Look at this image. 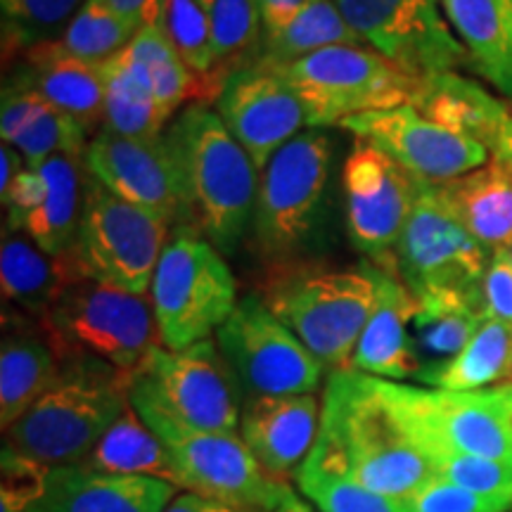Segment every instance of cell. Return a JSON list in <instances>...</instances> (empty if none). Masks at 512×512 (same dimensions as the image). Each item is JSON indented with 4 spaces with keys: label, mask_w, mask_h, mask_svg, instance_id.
<instances>
[{
    "label": "cell",
    "mask_w": 512,
    "mask_h": 512,
    "mask_svg": "<svg viewBox=\"0 0 512 512\" xmlns=\"http://www.w3.org/2000/svg\"><path fill=\"white\" fill-rule=\"evenodd\" d=\"M88 169L83 157H50L15 178L3 207L12 233H24L48 254L74 249L79 238Z\"/></svg>",
    "instance_id": "cell-19"
},
{
    "label": "cell",
    "mask_w": 512,
    "mask_h": 512,
    "mask_svg": "<svg viewBox=\"0 0 512 512\" xmlns=\"http://www.w3.org/2000/svg\"><path fill=\"white\" fill-rule=\"evenodd\" d=\"M320 403L316 394L254 396L242 406L240 437L268 475H297L316 444Z\"/></svg>",
    "instance_id": "cell-22"
},
{
    "label": "cell",
    "mask_w": 512,
    "mask_h": 512,
    "mask_svg": "<svg viewBox=\"0 0 512 512\" xmlns=\"http://www.w3.org/2000/svg\"><path fill=\"white\" fill-rule=\"evenodd\" d=\"M60 358L86 356L131 375L162 344L150 297L76 280L41 320Z\"/></svg>",
    "instance_id": "cell-8"
},
{
    "label": "cell",
    "mask_w": 512,
    "mask_h": 512,
    "mask_svg": "<svg viewBox=\"0 0 512 512\" xmlns=\"http://www.w3.org/2000/svg\"><path fill=\"white\" fill-rule=\"evenodd\" d=\"M332 143L320 128L299 133L261 169L254 238L268 256L299 249L316 228L330 181Z\"/></svg>",
    "instance_id": "cell-12"
},
{
    "label": "cell",
    "mask_w": 512,
    "mask_h": 512,
    "mask_svg": "<svg viewBox=\"0 0 512 512\" xmlns=\"http://www.w3.org/2000/svg\"><path fill=\"white\" fill-rule=\"evenodd\" d=\"M159 29L188 64L197 79L204 83L209 105L219 100V86L214 83V48H211V27L202 0H164Z\"/></svg>",
    "instance_id": "cell-40"
},
{
    "label": "cell",
    "mask_w": 512,
    "mask_h": 512,
    "mask_svg": "<svg viewBox=\"0 0 512 512\" xmlns=\"http://www.w3.org/2000/svg\"><path fill=\"white\" fill-rule=\"evenodd\" d=\"M136 34L138 29L107 8L105 0H88L69 29L41 50L81 62L105 64L126 50Z\"/></svg>",
    "instance_id": "cell-39"
},
{
    "label": "cell",
    "mask_w": 512,
    "mask_h": 512,
    "mask_svg": "<svg viewBox=\"0 0 512 512\" xmlns=\"http://www.w3.org/2000/svg\"><path fill=\"white\" fill-rule=\"evenodd\" d=\"M83 162L88 174L121 200L174 228L195 226L181 166L164 133L159 138H126L100 128Z\"/></svg>",
    "instance_id": "cell-17"
},
{
    "label": "cell",
    "mask_w": 512,
    "mask_h": 512,
    "mask_svg": "<svg viewBox=\"0 0 512 512\" xmlns=\"http://www.w3.org/2000/svg\"><path fill=\"white\" fill-rule=\"evenodd\" d=\"M76 249L64 254H48L24 233L3 238L0 247V287L5 302L15 304L27 316L43 320L62 292L83 278Z\"/></svg>",
    "instance_id": "cell-26"
},
{
    "label": "cell",
    "mask_w": 512,
    "mask_h": 512,
    "mask_svg": "<svg viewBox=\"0 0 512 512\" xmlns=\"http://www.w3.org/2000/svg\"><path fill=\"white\" fill-rule=\"evenodd\" d=\"M0 136L19 150L29 169H36L50 157H86L88 133L72 117L55 110L36 93L5 83Z\"/></svg>",
    "instance_id": "cell-27"
},
{
    "label": "cell",
    "mask_w": 512,
    "mask_h": 512,
    "mask_svg": "<svg viewBox=\"0 0 512 512\" xmlns=\"http://www.w3.org/2000/svg\"><path fill=\"white\" fill-rule=\"evenodd\" d=\"M164 136L181 166L195 228L221 254H230L254 221L259 169L204 102L183 107Z\"/></svg>",
    "instance_id": "cell-2"
},
{
    "label": "cell",
    "mask_w": 512,
    "mask_h": 512,
    "mask_svg": "<svg viewBox=\"0 0 512 512\" xmlns=\"http://www.w3.org/2000/svg\"><path fill=\"white\" fill-rule=\"evenodd\" d=\"M261 10V19H264V34L283 29L290 24L309 0H256Z\"/></svg>",
    "instance_id": "cell-45"
},
{
    "label": "cell",
    "mask_w": 512,
    "mask_h": 512,
    "mask_svg": "<svg viewBox=\"0 0 512 512\" xmlns=\"http://www.w3.org/2000/svg\"><path fill=\"white\" fill-rule=\"evenodd\" d=\"M107 8L117 12L121 19L133 24L138 31L145 27H159L164 0H105Z\"/></svg>",
    "instance_id": "cell-44"
},
{
    "label": "cell",
    "mask_w": 512,
    "mask_h": 512,
    "mask_svg": "<svg viewBox=\"0 0 512 512\" xmlns=\"http://www.w3.org/2000/svg\"><path fill=\"white\" fill-rule=\"evenodd\" d=\"M62 373V358L48 332L12 320L0 344V427L10 430Z\"/></svg>",
    "instance_id": "cell-29"
},
{
    "label": "cell",
    "mask_w": 512,
    "mask_h": 512,
    "mask_svg": "<svg viewBox=\"0 0 512 512\" xmlns=\"http://www.w3.org/2000/svg\"><path fill=\"white\" fill-rule=\"evenodd\" d=\"M214 107L233 138L252 157L259 174L268 159L306 126V110L299 95L271 69L247 67L235 72Z\"/></svg>",
    "instance_id": "cell-20"
},
{
    "label": "cell",
    "mask_w": 512,
    "mask_h": 512,
    "mask_svg": "<svg viewBox=\"0 0 512 512\" xmlns=\"http://www.w3.org/2000/svg\"><path fill=\"white\" fill-rule=\"evenodd\" d=\"M128 403L126 373L95 358H62L57 382L3 432V451L41 467L83 463Z\"/></svg>",
    "instance_id": "cell-3"
},
{
    "label": "cell",
    "mask_w": 512,
    "mask_h": 512,
    "mask_svg": "<svg viewBox=\"0 0 512 512\" xmlns=\"http://www.w3.org/2000/svg\"><path fill=\"white\" fill-rule=\"evenodd\" d=\"M294 482L320 512H403V498L377 494L335 472L323 470L311 460H304Z\"/></svg>",
    "instance_id": "cell-41"
},
{
    "label": "cell",
    "mask_w": 512,
    "mask_h": 512,
    "mask_svg": "<svg viewBox=\"0 0 512 512\" xmlns=\"http://www.w3.org/2000/svg\"><path fill=\"white\" fill-rule=\"evenodd\" d=\"M411 344L420 375L444 366L470 342L486 320L482 294L467 292H425L413 294Z\"/></svg>",
    "instance_id": "cell-31"
},
{
    "label": "cell",
    "mask_w": 512,
    "mask_h": 512,
    "mask_svg": "<svg viewBox=\"0 0 512 512\" xmlns=\"http://www.w3.org/2000/svg\"><path fill=\"white\" fill-rule=\"evenodd\" d=\"M491 254L425 185L394 252V271L413 294H482Z\"/></svg>",
    "instance_id": "cell-15"
},
{
    "label": "cell",
    "mask_w": 512,
    "mask_h": 512,
    "mask_svg": "<svg viewBox=\"0 0 512 512\" xmlns=\"http://www.w3.org/2000/svg\"><path fill=\"white\" fill-rule=\"evenodd\" d=\"M216 347L247 399L313 394L325 366L259 294L242 297L216 330Z\"/></svg>",
    "instance_id": "cell-13"
},
{
    "label": "cell",
    "mask_w": 512,
    "mask_h": 512,
    "mask_svg": "<svg viewBox=\"0 0 512 512\" xmlns=\"http://www.w3.org/2000/svg\"><path fill=\"white\" fill-rule=\"evenodd\" d=\"M347 233L358 252L377 266H394V252L425 183L387 152L356 140L342 169Z\"/></svg>",
    "instance_id": "cell-16"
},
{
    "label": "cell",
    "mask_w": 512,
    "mask_h": 512,
    "mask_svg": "<svg viewBox=\"0 0 512 512\" xmlns=\"http://www.w3.org/2000/svg\"><path fill=\"white\" fill-rule=\"evenodd\" d=\"M470 67L512 102V0H439Z\"/></svg>",
    "instance_id": "cell-30"
},
{
    "label": "cell",
    "mask_w": 512,
    "mask_h": 512,
    "mask_svg": "<svg viewBox=\"0 0 512 512\" xmlns=\"http://www.w3.org/2000/svg\"><path fill=\"white\" fill-rule=\"evenodd\" d=\"M10 83L36 93L55 110L72 117L88 136L105 124V72L102 64L53 55L48 50H31L22 57Z\"/></svg>",
    "instance_id": "cell-24"
},
{
    "label": "cell",
    "mask_w": 512,
    "mask_h": 512,
    "mask_svg": "<svg viewBox=\"0 0 512 512\" xmlns=\"http://www.w3.org/2000/svg\"><path fill=\"white\" fill-rule=\"evenodd\" d=\"M273 512H311V510H309V505L302 501V498H297V494H294L290 501H285L278 510H273Z\"/></svg>",
    "instance_id": "cell-49"
},
{
    "label": "cell",
    "mask_w": 512,
    "mask_h": 512,
    "mask_svg": "<svg viewBox=\"0 0 512 512\" xmlns=\"http://www.w3.org/2000/svg\"><path fill=\"white\" fill-rule=\"evenodd\" d=\"M290 83L306 110V126H342L370 112L411 105L418 79L368 46H335L271 69Z\"/></svg>",
    "instance_id": "cell-9"
},
{
    "label": "cell",
    "mask_w": 512,
    "mask_h": 512,
    "mask_svg": "<svg viewBox=\"0 0 512 512\" xmlns=\"http://www.w3.org/2000/svg\"><path fill=\"white\" fill-rule=\"evenodd\" d=\"M482 302L486 318L501 320L512 328V259L508 249L491 254L482 280Z\"/></svg>",
    "instance_id": "cell-43"
},
{
    "label": "cell",
    "mask_w": 512,
    "mask_h": 512,
    "mask_svg": "<svg viewBox=\"0 0 512 512\" xmlns=\"http://www.w3.org/2000/svg\"><path fill=\"white\" fill-rule=\"evenodd\" d=\"M335 46H363L335 0H309L283 29L264 34L254 67L280 69Z\"/></svg>",
    "instance_id": "cell-35"
},
{
    "label": "cell",
    "mask_w": 512,
    "mask_h": 512,
    "mask_svg": "<svg viewBox=\"0 0 512 512\" xmlns=\"http://www.w3.org/2000/svg\"><path fill=\"white\" fill-rule=\"evenodd\" d=\"M510 382H512V375H510Z\"/></svg>",
    "instance_id": "cell-52"
},
{
    "label": "cell",
    "mask_w": 512,
    "mask_h": 512,
    "mask_svg": "<svg viewBox=\"0 0 512 512\" xmlns=\"http://www.w3.org/2000/svg\"><path fill=\"white\" fill-rule=\"evenodd\" d=\"M105 72V124L126 138H159L169 126L159 112L152 81L131 48L102 64Z\"/></svg>",
    "instance_id": "cell-32"
},
{
    "label": "cell",
    "mask_w": 512,
    "mask_h": 512,
    "mask_svg": "<svg viewBox=\"0 0 512 512\" xmlns=\"http://www.w3.org/2000/svg\"><path fill=\"white\" fill-rule=\"evenodd\" d=\"M83 465L98 472H110V475L155 477L178 489V475L169 448L147 427V422L140 418L131 403L114 420L110 430L102 434Z\"/></svg>",
    "instance_id": "cell-33"
},
{
    "label": "cell",
    "mask_w": 512,
    "mask_h": 512,
    "mask_svg": "<svg viewBox=\"0 0 512 512\" xmlns=\"http://www.w3.org/2000/svg\"><path fill=\"white\" fill-rule=\"evenodd\" d=\"M323 470L377 494L406 498L434 470L399 430L373 387V377L332 370L320 403V427L309 458Z\"/></svg>",
    "instance_id": "cell-1"
},
{
    "label": "cell",
    "mask_w": 512,
    "mask_h": 512,
    "mask_svg": "<svg viewBox=\"0 0 512 512\" xmlns=\"http://www.w3.org/2000/svg\"><path fill=\"white\" fill-rule=\"evenodd\" d=\"M164 512H249L238 505H230L219 498H209L202 494H192V491H183V494L174 496V501L166 505Z\"/></svg>",
    "instance_id": "cell-46"
},
{
    "label": "cell",
    "mask_w": 512,
    "mask_h": 512,
    "mask_svg": "<svg viewBox=\"0 0 512 512\" xmlns=\"http://www.w3.org/2000/svg\"><path fill=\"white\" fill-rule=\"evenodd\" d=\"M128 394L143 396L195 430L240 432L242 392L211 339L181 351L159 344L128 375Z\"/></svg>",
    "instance_id": "cell-10"
},
{
    "label": "cell",
    "mask_w": 512,
    "mask_h": 512,
    "mask_svg": "<svg viewBox=\"0 0 512 512\" xmlns=\"http://www.w3.org/2000/svg\"><path fill=\"white\" fill-rule=\"evenodd\" d=\"M373 387L399 430L430 463L463 456L512 465V382L446 392L373 377Z\"/></svg>",
    "instance_id": "cell-4"
},
{
    "label": "cell",
    "mask_w": 512,
    "mask_h": 512,
    "mask_svg": "<svg viewBox=\"0 0 512 512\" xmlns=\"http://www.w3.org/2000/svg\"><path fill=\"white\" fill-rule=\"evenodd\" d=\"M510 496L482 494L446 479L432 477L418 491L403 498V512H510Z\"/></svg>",
    "instance_id": "cell-42"
},
{
    "label": "cell",
    "mask_w": 512,
    "mask_h": 512,
    "mask_svg": "<svg viewBox=\"0 0 512 512\" xmlns=\"http://www.w3.org/2000/svg\"><path fill=\"white\" fill-rule=\"evenodd\" d=\"M508 254H510V259H512V245L508 247Z\"/></svg>",
    "instance_id": "cell-50"
},
{
    "label": "cell",
    "mask_w": 512,
    "mask_h": 512,
    "mask_svg": "<svg viewBox=\"0 0 512 512\" xmlns=\"http://www.w3.org/2000/svg\"><path fill=\"white\" fill-rule=\"evenodd\" d=\"M211 27L214 83L223 91L240 69L254 67L264 43V19L256 0H202Z\"/></svg>",
    "instance_id": "cell-36"
},
{
    "label": "cell",
    "mask_w": 512,
    "mask_h": 512,
    "mask_svg": "<svg viewBox=\"0 0 512 512\" xmlns=\"http://www.w3.org/2000/svg\"><path fill=\"white\" fill-rule=\"evenodd\" d=\"M434 3H439V0H434Z\"/></svg>",
    "instance_id": "cell-51"
},
{
    "label": "cell",
    "mask_w": 512,
    "mask_h": 512,
    "mask_svg": "<svg viewBox=\"0 0 512 512\" xmlns=\"http://www.w3.org/2000/svg\"><path fill=\"white\" fill-rule=\"evenodd\" d=\"M166 349H188L216 335L238 306V283L219 247L195 226L171 230L150 285Z\"/></svg>",
    "instance_id": "cell-6"
},
{
    "label": "cell",
    "mask_w": 512,
    "mask_h": 512,
    "mask_svg": "<svg viewBox=\"0 0 512 512\" xmlns=\"http://www.w3.org/2000/svg\"><path fill=\"white\" fill-rule=\"evenodd\" d=\"M411 105L422 117L494 152L503 126L512 117L508 100L458 72L430 76L418 83Z\"/></svg>",
    "instance_id": "cell-25"
},
{
    "label": "cell",
    "mask_w": 512,
    "mask_h": 512,
    "mask_svg": "<svg viewBox=\"0 0 512 512\" xmlns=\"http://www.w3.org/2000/svg\"><path fill=\"white\" fill-rule=\"evenodd\" d=\"M128 48L133 50V55L143 62L147 74H150L159 112L164 114V119L169 121V124L171 119H176V114L181 112L183 107L192 105V102H204V105H209L204 83L197 79V74L181 60V55L176 53L162 29H140L138 34L133 36V41L128 43Z\"/></svg>",
    "instance_id": "cell-37"
},
{
    "label": "cell",
    "mask_w": 512,
    "mask_h": 512,
    "mask_svg": "<svg viewBox=\"0 0 512 512\" xmlns=\"http://www.w3.org/2000/svg\"><path fill=\"white\" fill-rule=\"evenodd\" d=\"M377 292L375 264L287 266L273 268L259 297L325 368L344 370L373 316Z\"/></svg>",
    "instance_id": "cell-5"
},
{
    "label": "cell",
    "mask_w": 512,
    "mask_h": 512,
    "mask_svg": "<svg viewBox=\"0 0 512 512\" xmlns=\"http://www.w3.org/2000/svg\"><path fill=\"white\" fill-rule=\"evenodd\" d=\"M491 155H498V157H503V159H508V162H512V117L508 119V124L503 126L501 138H498L496 150L491 152Z\"/></svg>",
    "instance_id": "cell-48"
},
{
    "label": "cell",
    "mask_w": 512,
    "mask_h": 512,
    "mask_svg": "<svg viewBox=\"0 0 512 512\" xmlns=\"http://www.w3.org/2000/svg\"><path fill=\"white\" fill-rule=\"evenodd\" d=\"M363 46L425 81L470 67L467 50L434 0H335Z\"/></svg>",
    "instance_id": "cell-14"
},
{
    "label": "cell",
    "mask_w": 512,
    "mask_h": 512,
    "mask_svg": "<svg viewBox=\"0 0 512 512\" xmlns=\"http://www.w3.org/2000/svg\"><path fill=\"white\" fill-rule=\"evenodd\" d=\"M342 128L358 140L380 147L430 188L470 174L491 157L484 145L425 119L413 105L351 117L342 121Z\"/></svg>",
    "instance_id": "cell-18"
},
{
    "label": "cell",
    "mask_w": 512,
    "mask_h": 512,
    "mask_svg": "<svg viewBox=\"0 0 512 512\" xmlns=\"http://www.w3.org/2000/svg\"><path fill=\"white\" fill-rule=\"evenodd\" d=\"M24 169H27V162L19 155V150H15V147L8 143H3V147H0V200L8 197L12 183H15V178L22 174Z\"/></svg>",
    "instance_id": "cell-47"
},
{
    "label": "cell",
    "mask_w": 512,
    "mask_h": 512,
    "mask_svg": "<svg viewBox=\"0 0 512 512\" xmlns=\"http://www.w3.org/2000/svg\"><path fill=\"white\" fill-rule=\"evenodd\" d=\"M377 302L373 316L358 339L351 370L380 377V380H415L418 361L411 344V316L415 309L413 292L403 285L394 268L377 266Z\"/></svg>",
    "instance_id": "cell-23"
},
{
    "label": "cell",
    "mask_w": 512,
    "mask_h": 512,
    "mask_svg": "<svg viewBox=\"0 0 512 512\" xmlns=\"http://www.w3.org/2000/svg\"><path fill=\"white\" fill-rule=\"evenodd\" d=\"M136 413L169 448L178 489L219 498L249 512H273L294 496L292 486L256 463L240 434L195 430L143 396L128 394Z\"/></svg>",
    "instance_id": "cell-7"
},
{
    "label": "cell",
    "mask_w": 512,
    "mask_h": 512,
    "mask_svg": "<svg viewBox=\"0 0 512 512\" xmlns=\"http://www.w3.org/2000/svg\"><path fill=\"white\" fill-rule=\"evenodd\" d=\"M86 3L88 0H0L5 60L55 43Z\"/></svg>",
    "instance_id": "cell-38"
},
{
    "label": "cell",
    "mask_w": 512,
    "mask_h": 512,
    "mask_svg": "<svg viewBox=\"0 0 512 512\" xmlns=\"http://www.w3.org/2000/svg\"><path fill=\"white\" fill-rule=\"evenodd\" d=\"M176 486L155 477L110 475L83 463L48 467L29 512H164Z\"/></svg>",
    "instance_id": "cell-21"
},
{
    "label": "cell",
    "mask_w": 512,
    "mask_h": 512,
    "mask_svg": "<svg viewBox=\"0 0 512 512\" xmlns=\"http://www.w3.org/2000/svg\"><path fill=\"white\" fill-rule=\"evenodd\" d=\"M171 226L88 174L76 256L83 273L133 294L150 292Z\"/></svg>",
    "instance_id": "cell-11"
},
{
    "label": "cell",
    "mask_w": 512,
    "mask_h": 512,
    "mask_svg": "<svg viewBox=\"0 0 512 512\" xmlns=\"http://www.w3.org/2000/svg\"><path fill=\"white\" fill-rule=\"evenodd\" d=\"M512 375V328L501 320L486 318L470 342L444 366L420 375L422 387L446 392H475L494 387Z\"/></svg>",
    "instance_id": "cell-34"
},
{
    "label": "cell",
    "mask_w": 512,
    "mask_h": 512,
    "mask_svg": "<svg viewBox=\"0 0 512 512\" xmlns=\"http://www.w3.org/2000/svg\"><path fill=\"white\" fill-rule=\"evenodd\" d=\"M437 192L489 252L512 245V162L508 159L491 155L484 166L439 185Z\"/></svg>",
    "instance_id": "cell-28"
}]
</instances>
